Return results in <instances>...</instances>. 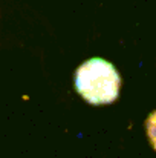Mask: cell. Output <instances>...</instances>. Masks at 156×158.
Returning a JSON list of instances; mask_svg holds the SVG:
<instances>
[{
  "label": "cell",
  "mask_w": 156,
  "mask_h": 158,
  "mask_svg": "<svg viewBox=\"0 0 156 158\" xmlns=\"http://www.w3.org/2000/svg\"><path fill=\"white\" fill-rule=\"evenodd\" d=\"M75 88L90 105H107L118 98L121 77L112 63L94 57L77 69Z\"/></svg>",
  "instance_id": "cell-1"
},
{
  "label": "cell",
  "mask_w": 156,
  "mask_h": 158,
  "mask_svg": "<svg viewBox=\"0 0 156 158\" xmlns=\"http://www.w3.org/2000/svg\"><path fill=\"white\" fill-rule=\"evenodd\" d=\"M146 129H147V135H149V140L153 146V149L156 151V110L152 112L146 121Z\"/></svg>",
  "instance_id": "cell-2"
}]
</instances>
